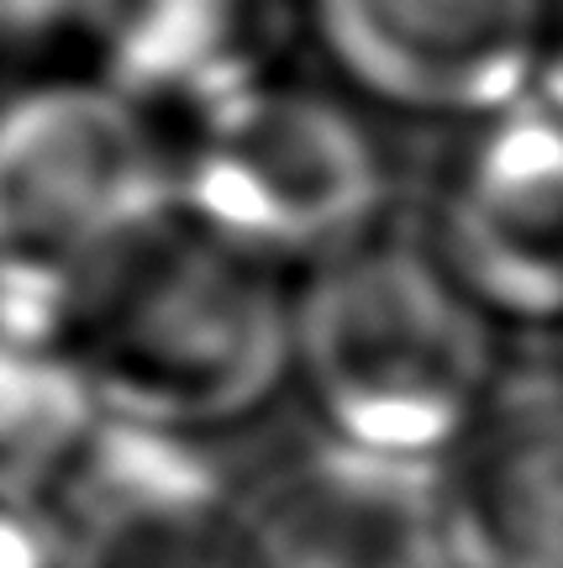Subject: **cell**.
I'll use <instances>...</instances> for the list:
<instances>
[{"instance_id": "9c48e42d", "label": "cell", "mask_w": 563, "mask_h": 568, "mask_svg": "<svg viewBox=\"0 0 563 568\" xmlns=\"http://www.w3.org/2000/svg\"><path fill=\"white\" fill-rule=\"evenodd\" d=\"M459 568H563V379L511 368L480 426L438 468Z\"/></svg>"}, {"instance_id": "30bf717a", "label": "cell", "mask_w": 563, "mask_h": 568, "mask_svg": "<svg viewBox=\"0 0 563 568\" xmlns=\"http://www.w3.org/2000/svg\"><path fill=\"white\" fill-rule=\"evenodd\" d=\"M290 38H301V0H95L90 59L153 116L159 105L195 116L280 74Z\"/></svg>"}, {"instance_id": "4fadbf2b", "label": "cell", "mask_w": 563, "mask_h": 568, "mask_svg": "<svg viewBox=\"0 0 563 568\" xmlns=\"http://www.w3.org/2000/svg\"><path fill=\"white\" fill-rule=\"evenodd\" d=\"M532 95L563 116V0H553V21H547V42H543V63H537Z\"/></svg>"}, {"instance_id": "3957f363", "label": "cell", "mask_w": 563, "mask_h": 568, "mask_svg": "<svg viewBox=\"0 0 563 568\" xmlns=\"http://www.w3.org/2000/svg\"><path fill=\"white\" fill-rule=\"evenodd\" d=\"M174 205L301 280L390 232L395 163L374 111L280 69L190 116L174 138Z\"/></svg>"}, {"instance_id": "8fae6325", "label": "cell", "mask_w": 563, "mask_h": 568, "mask_svg": "<svg viewBox=\"0 0 563 568\" xmlns=\"http://www.w3.org/2000/svg\"><path fill=\"white\" fill-rule=\"evenodd\" d=\"M95 422L69 347V305L0 284V500L38 506Z\"/></svg>"}, {"instance_id": "277c9868", "label": "cell", "mask_w": 563, "mask_h": 568, "mask_svg": "<svg viewBox=\"0 0 563 568\" xmlns=\"http://www.w3.org/2000/svg\"><path fill=\"white\" fill-rule=\"evenodd\" d=\"M174 211V138L95 69H42L0 101V284L48 301Z\"/></svg>"}, {"instance_id": "52a82bcc", "label": "cell", "mask_w": 563, "mask_h": 568, "mask_svg": "<svg viewBox=\"0 0 563 568\" xmlns=\"http://www.w3.org/2000/svg\"><path fill=\"white\" fill-rule=\"evenodd\" d=\"M48 495L59 568H248L242 500L190 437L101 416Z\"/></svg>"}, {"instance_id": "6da1fadb", "label": "cell", "mask_w": 563, "mask_h": 568, "mask_svg": "<svg viewBox=\"0 0 563 568\" xmlns=\"http://www.w3.org/2000/svg\"><path fill=\"white\" fill-rule=\"evenodd\" d=\"M290 274L174 205L74 284L69 347L101 416L195 443L290 385Z\"/></svg>"}, {"instance_id": "5b68a950", "label": "cell", "mask_w": 563, "mask_h": 568, "mask_svg": "<svg viewBox=\"0 0 563 568\" xmlns=\"http://www.w3.org/2000/svg\"><path fill=\"white\" fill-rule=\"evenodd\" d=\"M416 243L484 322L563 337V116L537 95L448 132Z\"/></svg>"}, {"instance_id": "8992f818", "label": "cell", "mask_w": 563, "mask_h": 568, "mask_svg": "<svg viewBox=\"0 0 563 568\" xmlns=\"http://www.w3.org/2000/svg\"><path fill=\"white\" fill-rule=\"evenodd\" d=\"M553 0H301V38L374 116L453 126L532 95Z\"/></svg>"}, {"instance_id": "7a4b0ae2", "label": "cell", "mask_w": 563, "mask_h": 568, "mask_svg": "<svg viewBox=\"0 0 563 568\" xmlns=\"http://www.w3.org/2000/svg\"><path fill=\"white\" fill-rule=\"evenodd\" d=\"M505 337L411 237L384 232L295 280L290 385L326 443L443 468L511 379Z\"/></svg>"}, {"instance_id": "ba28073f", "label": "cell", "mask_w": 563, "mask_h": 568, "mask_svg": "<svg viewBox=\"0 0 563 568\" xmlns=\"http://www.w3.org/2000/svg\"><path fill=\"white\" fill-rule=\"evenodd\" d=\"M248 568H459L438 468L305 443L242 500Z\"/></svg>"}, {"instance_id": "5bb4252c", "label": "cell", "mask_w": 563, "mask_h": 568, "mask_svg": "<svg viewBox=\"0 0 563 568\" xmlns=\"http://www.w3.org/2000/svg\"><path fill=\"white\" fill-rule=\"evenodd\" d=\"M547 368H553V374H559V379H563V337H559V343H553V364H547Z\"/></svg>"}, {"instance_id": "7c38bea8", "label": "cell", "mask_w": 563, "mask_h": 568, "mask_svg": "<svg viewBox=\"0 0 563 568\" xmlns=\"http://www.w3.org/2000/svg\"><path fill=\"white\" fill-rule=\"evenodd\" d=\"M0 568H59L53 531L42 516H32V506L0 500Z\"/></svg>"}]
</instances>
